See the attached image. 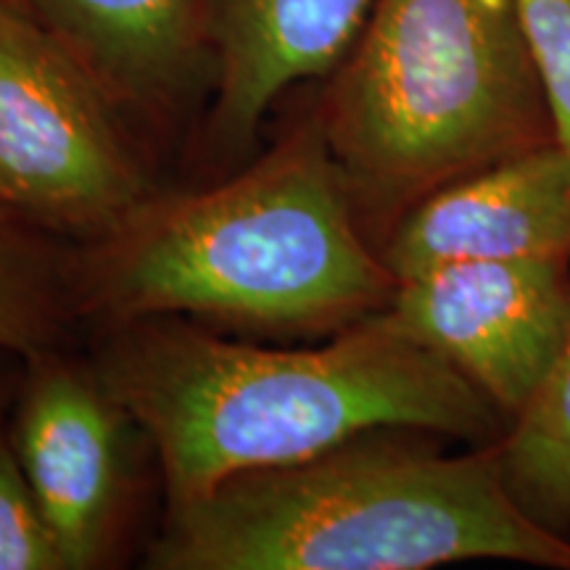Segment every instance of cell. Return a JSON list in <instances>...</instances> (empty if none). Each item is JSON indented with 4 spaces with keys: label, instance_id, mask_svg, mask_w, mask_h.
<instances>
[{
    "label": "cell",
    "instance_id": "cell-5",
    "mask_svg": "<svg viewBox=\"0 0 570 570\" xmlns=\"http://www.w3.org/2000/svg\"><path fill=\"white\" fill-rule=\"evenodd\" d=\"M130 114L19 0H0V180L42 230L101 238L151 202Z\"/></svg>",
    "mask_w": 570,
    "mask_h": 570
},
{
    "label": "cell",
    "instance_id": "cell-6",
    "mask_svg": "<svg viewBox=\"0 0 570 570\" xmlns=\"http://www.w3.org/2000/svg\"><path fill=\"white\" fill-rule=\"evenodd\" d=\"M383 315L515 420L568 336L570 262H452L396 283Z\"/></svg>",
    "mask_w": 570,
    "mask_h": 570
},
{
    "label": "cell",
    "instance_id": "cell-14",
    "mask_svg": "<svg viewBox=\"0 0 570 570\" xmlns=\"http://www.w3.org/2000/svg\"><path fill=\"white\" fill-rule=\"evenodd\" d=\"M550 106L554 142L570 156V0H520Z\"/></svg>",
    "mask_w": 570,
    "mask_h": 570
},
{
    "label": "cell",
    "instance_id": "cell-11",
    "mask_svg": "<svg viewBox=\"0 0 570 570\" xmlns=\"http://www.w3.org/2000/svg\"><path fill=\"white\" fill-rule=\"evenodd\" d=\"M497 452L518 508L541 529L570 539V327L544 383Z\"/></svg>",
    "mask_w": 570,
    "mask_h": 570
},
{
    "label": "cell",
    "instance_id": "cell-8",
    "mask_svg": "<svg viewBox=\"0 0 570 570\" xmlns=\"http://www.w3.org/2000/svg\"><path fill=\"white\" fill-rule=\"evenodd\" d=\"M381 259L396 283L452 262H570V156L550 142L446 185L399 219Z\"/></svg>",
    "mask_w": 570,
    "mask_h": 570
},
{
    "label": "cell",
    "instance_id": "cell-9",
    "mask_svg": "<svg viewBox=\"0 0 570 570\" xmlns=\"http://www.w3.org/2000/svg\"><path fill=\"white\" fill-rule=\"evenodd\" d=\"M373 0H202L214 61L209 138L244 151L285 90L323 82L346 59Z\"/></svg>",
    "mask_w": 570,
    "mask_h": 570
},
{
    "label": "cell",
    "instance_id": "cell-13",
    "mask_svg": "<svg viewBox=\"0 0 570 570\" xmlns=\"http://www.w3.org/2000/svg\"><path fill=\"white\" fill-rule=\"evenodd\" d=\"M0 570H67L6 423H0Z\"/></svg>",
    "mask_w": 570,
    "mask_h": 570
},
{
    "label": "cell",
    "instance_id": "cell-2",
    "mask_svg": "<svg viewBox=\"0 0 570 570\" xmlns=\"http://www.w3.org/2000/svg\"><path fill=\"white\" fill-rule=\"evenodd\" d=\"M75 298L106 323L202 315L344 331L396 291L362 230L317 104L265 159L217 188L142 204L96 238Z\"/></svg>",
    "mask_w": 570,
    "mask_h": 570
},
{
    "label": "cell",
    "instance_id": "cell-16",
    "mask_svg": "<svg viewBox=\"0 0 570 570\" xmlns=\"http://www.w3.org/2000/svg\"><path fill=\"white\" fill-rule=\"evenodd\" d=\"M0 209H11V212H17L11 206V202H9V194H6V188H3V180H0Z\"/></svg>",
    "mask_w": 570,
    "mask_h": 570
},
{
    "label": "cell",
    "instance_id": "cell-3",
    "mask_svg": "<svg viewBox=\"0 0 570 570\" xmlns=\"http://www.w3.org/2000/svg\"><path fill=\"white\" fill-rule=\"evenodd\" d=\"M377 428L315 458L246 470L169 504L156 570H423L510 560L570 570V539L512 499L497 444L444 454Z\"/></svg>",
    "mask_w": 570,
    "mask_h": 570
},
{
    "label": "cell",
    "instance_id": "cell-7",
    "mask_svg": "<svg viewBox=\"0 0 570 570\" xmlns=\"http://www.w3.org/2000/svg\"><path fill=\"white\" fill-rule=\"evenodd\" d=\"M125 420L96 373L77 370L59 348L24 356L6 428L67 570L96 568L111 544Z\"/></svg>",
    "mask_w": 570,
    "mask_h": 570
},
{
    "label": "cell",
    "instance_id": "cell-1",
    "mask_svg": "<svg viewBox=\"0 0 570 570\" xmlns=\"http://www.w3.org/2000/svg\"><path fill=\"white\" fill-rule=\"evenodd\" d=\"M92 373L151 439L169 504L377 428L494 446L512 423L383 312L315 348L238 344L177 315L125 320L111 323Z\"/></svg>",
    "mask_w": 570,
    "mask_h": 570
},
{
    "label": "cell",
    "instance_id": "cell-12",
    "mask_svg": "<svg viewBox=\"0 0 570 570\" xmlns=\"http://www.w3.org/2000/svg\"><path fill=\"white\" fill-rule=\"evenodd\" d=\"M75 304V259L53 233L0 209V346L21 356L59 348Z\"/></svg>",
    "mask_w": 570,
    "mask_h": 570
},
{
    "label": "cell",
    "instance_id": "cell-15",
    "mask_svg": "<svg viewBox=\"0 0 570 570\" xmlns=\"http://www.w3.org/2000/svg\"><path fill=\"white\" fill-rule=\"evenodd\" d=\"M21 375H24V356L0 346V423H6L13 407Z\"/></svg>",
    "mask_w": 570,
    "mask_h": 570
},
{
    "label": "cell",
    "instance_id": "cell-4",
    "mask_svg": "<svg viewBox=\"0 0 570 570\" xmlns=\"http://www.w3.org/2000/svg\"><path fill=\"white\" fill-rule=\"evenodd\" d=\"M315 104L377 252L423 198L554 142L520 0H373Z\"/></svg>",
    "mask_w": 570,
    "mask_h": 570
},
{
    "label": "cell",
    "instance_id": "cell-10",
    "mask_svg": "<svg viewBox=\"0 0 570 570\" xmlns=\"http://www.w3.org/2000/svg\"><path fill=\"white\" fill-rule=\"evenodd\" d=\"M130 119L167 122L212 96L202 0H19Z\"/></svg>",
    "mask_w": 570,
    "mask_h": 570
}]
</instances>
